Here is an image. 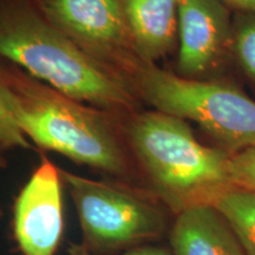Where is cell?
I'll return each mask as SVG.
<instances>
[{
    "instance_id": "1",
    "label": "cell",
    "mask_w": 255,
    "mask_h": 255,
    "mask_svg": "<svg viewBox=\"0 0 255 255\" xmlns=\"http://www.w3.org/2000/svg\"><path fill=\"white\" fill-rule=\"evenodd\" d=\"M0 97L31 143L115 177H131V156L107 111L82 103L8 63L0 64Z\"/></svg>"
},
{
    "instance_id": "2",
    "label": "cell",
    "mask_w": 255,
    "mask_h": 255,
    "mask_svg": "<svg viewBox=\"0 0 255 255\" xmlns=\"http://www.w3.org/2000/svg\"><path fill=\"white\" fill-rule=\"evenodd\" d=\"M0 58L102 110L131 111L136 105L122 76L76 45L41 13L36 0H0Z\"/></svg>"
},
{
    "instance_id": "3",
    "label": "cell",
    "mask_w": 255,
    "mask_h": 255,
    "mask_svg": "<svg viewBox=\"0 0 255 255\" xmlns=\"http://www.w3.org/2000/svg\"><path fill=\"white\" fill-rule=\"evenodd\" d=\"M126 142L146 183L175 213L212 205L235 188L231 152L196 139L186 121L157 110L135 114Z\"/></svg>"
},
{
    "instance_id": "4",
    "label": "cell",
    "mask_w": 255,
    "mask_h": 255,
    "mask_svg": "<svg viewBox=\"0 0 255 255\" xmlns=\"http://www.w3.org/2000/svg\"><path fill=\"white\" fill-rule=\"evenodd\" d=\"M122 76L155 110L199 124L223 150L255 149V101L238 89L182 77L138 57Z\"/></svg>"
},
{
    "instance_id": "5",
    "label": "cell",
    "mask_w": 255,
    "mask_h": 255,
    "mask_svg": "<svg viewBox=\"0 0 255 255\" xmlns=\"http://www.w3.org/2000/svg\"><path fill=\"white\" fill-rule=\"evenodd\" d=\"M60 176L78 215L79 244L90 252H124L150 245L164 233L163 212L141 191L62 168Z\"/></svg>"
},
{
    "instance_id": "6",
    "label": "cell",
    "mask_w": 255,
    "mask_h": 255,
    "mask_svg": "<svg viewBox=\"0 0 255 255\" xmlns=\"http://www.w3.org/2000/svg\"><path fill=\"white\" fill-rule=\"evenodd\" d=\"M57 28L98 62L122 76L136 58L121 0H36Z\"/></svg>"
},
{
    "instance_id": "7",
    "label": "cell",
    "mask_w": 255,
    "mask_h": 255,
    "mask_svg": "<svg viewBox=\"0 0 255 255\" xmlns=\"http://www.w3.org/2000/svg\"><path fill=\"white\" fill-rule=\"evenodd\" d=\"M60 168L41 155L15 197L13 237L21 255H56L64 233Z\"/></svg>"
},
{
    "instance_id": "8",
    "label": "cell",
    "mask_w": 255,
    "mask_h": 255,
    "mask_svg": "<svg viewBox=\"0 0 255 255\" xmlns=\"http://www.w3.org/2000/svg\"><path fill=\"white\" fill-rule=\"evenodd\" d=\"M177 75L194 78L218 63L231 33L229 7L222 0H177Z\"/></svg>"
},
{
    "instance_id": "9",
    "label": "cell",
    "mask_w": 255,
    "mask_h": 255,
    "mask_svg": "<svg viewBox=\"0 0 255 255\" xmlns=\"http://www.w3.org/2000/svg\"><path fill=\"white\" fill-rule=\"evenodd\" d=\"M169 241L173 255H245L231 226L212 205L177 213Z\"/></svg>"
},
{
    "instance_id": "10",
    "label": "cell",
    "mask_w": 255,
    "mask_h": 255,
    "mask_svg": "<svg viewBox=\"0 0 255 255\" xmlns=\"http://www.w3.org/2000/svg\"><path fill=\"white\" fill-rule=\"evenodd\" d=\"M132 47L138 58L155 63L175 44L177 0H121Z\"/></svg>"
},
{
    "instance_id": "11",
    "label": "cell",
    "mask_w": 255,
    "mask_h": 255,
    "mask_svg": "<svg viewBox=\"0 0 255 255\" xmlns=\"http://www.w3.org/2000/svg\"><path fill=\"white\" fill-rule=\"evenodd\" d=\"M213 206L231 226L245 255H255V190L232 188L220 195Z\"/></svg>"
},
{
    "instance_id": "12",
    "label": "cell",
    "mask_w": 255,
    "mask_h": 255,
    "mask_svg": "<svg viewBox=\"0 0 255 255\" xmlns=\"http://www.w3.org/2000/svg\"><path fill=\"white\" fill-rule=\"evenodd\" d=\"M242 19L235 32V52L245 72L255 81V14Z\"/></svg>"
},
{
    "instance_id": "13",
    "label": "cell",
    "mask_w": 255,
    "mask_h": 255,
    "mask_svg": "<svg viewBox=\"0 0 255 255\" xmlns=\"http://www.w3.org/2000/svg\"><path fill=\"white\" fill-rule=\"evenodd\" d=\"M32 143L19 129L0 97V154L13 149H31Z\"/></svg>"
},
{
    "instance_id": "14",
    "label": "cell",
    "mask_w": 255,
    "mask_h": 255,
    "mask_svg": "<svg viewBox=\"0 0 255 255\" xmlns=\"http://www.w3.org/2000/svg\"><path fill=\"white\" fill-rule=\"evenodd\" d=\"M235 187L255 190V149H246L231 156Z\"/></svg>"
},
{
    "instance_id": "15",
    "label": "cell",
    "mask_w": 255,
    "mask_h": 255,
    "mask_svg": "<svg viewBox=\"0 0 255 255\" xmlns=\"http://www.w3.org/2000/svg\"><path fill=\"white\" fill-rule=\"evenodd\" d=\"M68 255H110V254L94 253V252H90L84 246H82L81 244H70V246L68 247ZM121 255H173V254L162 247L144 245V246H139V247L131 248V250L124 251Z\"/></svg>"
},
{
    "instance_id": "16",
    "label": "cell",
    "mask_w": 255,
    "mask_h": 255,
    "mask_svg": "<svg viewBox=\"0 0 255 255\" xmlns=\"http://www.w3.org/2000/svg\"><path fill=\"white\" fill-rule=\"evenodd\" d=\"M222 1L228 7H234L246 13L255 14V0H222Z\"/></svg>"
},
{
    "instance_id": "17",
    "label": "cell",
    "mask_w": 255,
    "mask_h": 255,
    "mask_svg": "<svg viewBox=\"0 0 255 255\" xmlns=\"http://www.w3.org/2000/svg\"><path fill=\"white\" fill-rule=\"evenodd\" d=\"M2 155L0 154V165H1V163H2ZM1 216H2V210H1V208H0V219H1Z\"/></svg>"
}]
</instances>
